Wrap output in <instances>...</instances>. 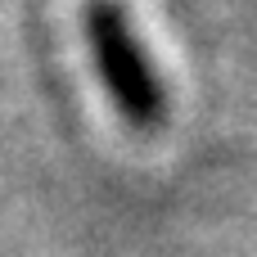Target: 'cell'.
I'll return each mask as SVG.
<instances>
[{"instance_id":"1","label":"cell","mask_w":257,"mask_h":257,"mask_svg":"<svg viewBox=\"0 0 257 257\" xmlns=\"http://www.w3.org/2000/svg\"><path fill=\"white\" fill-rule=\"evenodd\" d=\"M81 32H86V50H90V63L99 72V86H104L108 104L117 108V117L131 131H158L167 122V86H163L154 54L136 36L126 5L86 0L81 5Z\"/></svg>"}]
</instances>
